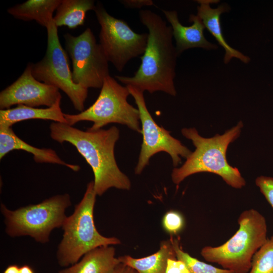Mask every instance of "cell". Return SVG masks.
Listing matches in <instances>:
<instances>
[{
  "mask_svg": "<svg viewBox=\"0 0 273 273\" xmlns=\"http://www.w3.org/2000/svg\"><path fill=\"white\" fill-rule=\"evenodd\" d=\"M50 130L53 140L60 144H72L90 165L97 195L102 196L111 188L130 189V179L120 170L115 158L114 148L119 138V130L116 126L83 131L67 123L53 122Z\"/></svg>",
  "mask_w": 273,
  "mask_h": 273,
  "instance_id": "cell-1",
  "label": "cell"
},
{
  "mask_svg": "<svg viewBox=\"0 0 273 273\" xmlns=\"http://www.w3.org/2000/svg\"><path fill=\"white\" fill-rule=\"evenodd\" d=\"M139 17L149 32L141 64L133 76L115 77L126 85L135 86L143 92L152 94L161 91L175 96L174 79L178 56L172 43V28L160 16L149 10H141Z\"/></svg>",
  "mask_w": 273,
  "mask_h": 273,
  "instance_id": "cell-2",
  "label": "cell"
},
{
  "mask_svg": "<svg viewBox=\"0 0 273 273\" xmlns=\"http://www.w3.org/2000/svg\"><path fill=\"white\" fill-rule=\"evenodd\" d=\"M243 124L240 121L236 126L222 135L210 138L200 135L195 128H184L182 134L192 141L196 149L179 168H175L171 173L174 184L179 185L188 176L200 172H210L219 175L229 186L241 189L246 185L239 169L227 161L226 151L230 143L237 139Z\"/></svg>",
  "mask_w": 273,
  "mask_h": 273,
  "instance_id": "cell-3",
  "label": "cell"
},
{
  "mask_svg": "<svg viewBox=\"0 0 273 273\" xmlns=\"http://www.w3.org/2000/svg\"><path fill=\"white\" fill-rule=\"evenodd\" d=\"M238 223L239 229L229 240L220 246H205L201 255L234 273H248L254 254L268 239L266 221L258 211L249 209L240 214Z\"/></svg>",
  "mask_w": 273,
  "mask_h": 273,
  "instance_id": "cell-4",
  "label": "cell"
},
{
  "mask_svg": "<svg viewBox=\"0 0 273 273\" xmlns=\"http://www.w3.org/2000/svg\"><path fill=\"white\" fill-rule=\"evenodd\" d=\"M96 196L94 182L91 181L81 200L75 206L73 213L64 221L63 238L57 252L58 263L62 267L77 263L85 254L96 248L120 243L118 238L103 236L97 230L94 220Z\"/></svg>",
  "mask_w": 273,
  "mask_h": 273,
  "instance_id": "cell-5",
  "label": "cell"
},
{
  "mask_svg": "<svg viewBox=\"0 0 273 273\" xmlns=\"http://www.w3.org/2000/svg\"><path fill=\"white\" fill-rule=\"evenodd\" d=\"M71 205L68 194L54 196L39 203L15 210L2 203L1 211L5 218V231L11 237L28 236L37 242L47 243L51 232L62 227L67 217L65 210Z\"/></svg>",
  "mask_w": 273,
  "mask_h": 273,
  "instance_id": "cell-6",
  "label": "cell"
},
{
  "mask_svg": "<svg viewBox=\"0 0 273 273\" xmlns=\"http://www.w3.org/2000/svg\"><path fill=\"white\" fill-rule=\"evenodd\" d=\"M129 95L126 86H122L109 75L104 79L100 93L92 105L78 114L64 113L67 124L73 126L82 121H92L93 124L88 128L96 130L116 123L141 133L139 111L127 102Z\"/></svg>",
  "mask_w": 273,
  "mask_h": 273,
  "instance_id": "cell-7",
  "label": "cell"
},
{
  "mask_svg": "<svg viewBox=\"0 0 273 273\" xmlns=\"http://www.w3.org/2000/svg\"><path fill=\"white\" fill-rule=\"evenodd\" d=\"M47 48L43 58L36 63H31L32 74L39 81L54 86L63 91L74 108L84 111L88 89L76 84L72 79L67 55L62 48L54 21L46 28Z\"/></svg>",
  "mask_w": 273,
  "mask_h": 273,
  "instance_id": "cell-8",
  "label": "cell"
},
{
  "mask_svg": "<svg viewBox=\"0 0 273 273\" xmlns=\"http://www.w3.org/2000/svg\"><path fill=\"white\" fill-rule=\"evenodd\" d=\"M94 11L101 26L99 44L102 51L108 61L122 72L129 60L143 55L148 33L135 32L125 21L110 15L100 3Z\"/></svg>",
  "mask_w": 273,
  "mask_h": 273,
  "instance_id": "cell-9",
  "label": "cell"
},
{
  "mask_svg": "<svg viewBox=\"0 0 273 273\" xmlns=\"http://www.w3.org/2000/svg\"><path fill=\"white\" fill-rule=\"evenodd\" d=\"M64 38L72 60L74 83L87 89L101 88L109 75V62L92 30L87 28L77 36L66 33Z\"/></svg>",
  "mask_w": 273,
  "mask_h": 273,
  "instance_id": "cell-10",
  "label": "cell"
},
{
  "mask_svg": "<svg viewBox=\"0 0 273 273\" xmlns=\"http://www.w3.org/2000/svg\"><path fill=\"white\" fill-rule=\"evenodd\" d=\"M126 86L139 111L142 125L141 133L143 134V143L135 173L141 174L149 164L150 158L160 152L168 153L172 159L173 165L177 166L181 162L179 156L187 159L192 152L154 121L147 108L144 92L132 85Z\"/></svg>",
  "mask_w": 273,
  "mask_h": 273,
  "instance_id": "cell-11",
  "label": "cell"
},
{
  "mask_svg": "<svg viewBox=\"0 0 273 273\" xmlns=\"http://www.w3.org/2000/svg\"><path fill=\"white\" fill-rule=\"evenodd\" d=\"M59 89L36 79L29 63L21 75L0 93V108L5 110L14 105L31 107H50L61 101Z\"/></svg>",
  "mask_w": 273,
  "mask_h": 273,
  "instance_id": "cell-12",
  "label": "cell"
},
{
  "mask_svg": "<svg viewBox=\"0 0 273 273\" xmlns=\"http://www.w3.org/2000/svg\"><path fill=\"white\" fill-rule=\"evenodd\" d=\"M166 19L170 24L172 34L175 42L177 56L188 49L200 48L207 50H216L218 46L208 41L204 35L205 28L201 19L197 16L191 14L189 21L191 26L183 25L179 22L176 11L162 10Z\"/></svg>",
  "mask_w": 273,
  "mask_h": 273,
  "instance_id": "cell-13",
  "label": "cell"
},
{
  "mask_svg": "<svg viewBox=\"0 0 273 273\" xmlns=\"http://www.w3.org/2000/svg\"><path fill=\"white\" fill-rule=\"evenodd\" d=\"M197 2L200 4L197 7V16L201 19L205 27L225 51L224 63L228 64L232 58H236L244 63H248L250 58L231 47L223 36L220 16L222 13L229 12L231 9L230 7L227 4L223 3L213 9L210 5L217 3L218 1L198 0Z\"/></svg>",
  "mask_w": 273,
  "mask_h": 273,
  "instance_id": "cell-14",
  "label": "cell"
},
{
  "mask_svg": "<svg viewBox=\"0 0 273 273\" xmlns=\"http://www.w3.org/2000/svg\"><path fill=\"white\" fill-rule=\"evenodd\" d=\"M14 150H21L32 154L37 163H48L65 166L74 171H78L80 166L66 163L50 148H38L33 147L19 138L12 127L0 128V159L9 152Z\"/></svg>",
  "mask_w": 273,
  "mask_h": 273,
  "instance_id": "cell-15",
  "label": "cell"
},
{
  "mask_svg": "<svg viewBox=\"0 0 273 273\" xmlns=\"http://www.w3.org/2000/svg\"><path fill=\"white\" fill-rule=\"evenodd\" d=\"M120 263L112 245L101 246L85 254L77 263L59 273H111Z\"/></svg>",
  "mask_w": 273,
  "mask_h": 273,
  "instance_id": "cell-16",
  "label": "cell"
},
{
  "mask_svg": "<svg viewBox=\"0 0 273 273\" xmlns=\"http://www.w3.org/2000/svg\"><path fill=\"white\" fill-rule=\"evenodd\" d=\"M60 102L47 108L18 105L15 108L1 110L0 128L10 127L17 122L30 119L49 120L67 123L64 113L60 107Z\"/></svg>",
  "mask_w": 273,
  "mask_h": 273,
  "instance_id": "cell-17",
  "label": "cell"
},
{
  "mask_svg": "<svg viewBox=\"0 0 273 273\" xmlns=\"http://www.w3.org/2000/svg\"><path fill=\"white\" fill-rule=\"evenodd\" d=\"M120 262L131 267L138 273H166L167 260L176 259V254L170 239L160 243L158 251L151 255L135 258L129 255L118 257Z\"/></svg>",
  "mask_w": 273,
  "mask_h": 273,
  "instance_id": "cell-18",
  "label": "cell"
},
{
  "mask_svg": "<svg viewBox=\"0 0 273 273\" xmlns=\"http://www.w3.org/2000/svg\"><path fill=\"white\" fill-rule=\"evenodd\" d=\"M61 0H28L8 9L14 18L24 20H35L47 28L53 21V13Z\"/></svg>",
  "mask_w": 273,
  "mask_h": 273,
  "instance_id": "cell-19",
  "label": "cell"
},
{
  "mask_svg": "<svg viewBox=\"0 0 273 273\" xmlns=\"http://www.w3.org/2000/svg\"><path fill=\"white\" fill-rule=\"evenodd\" d=\"M95 7L93 0H61L53 21L57 27L75 28L84 24L86 13Z\"/></svg>",
  "mask_w": 273,
  "mask_h": 273,
  "instance_id": "cell-20",
  "label": "cell"
},
{
  "mask_svg": "<svg viewBox=\"0 0 273 273\" xmlns=\"http://www.w3.org/2000/svg\"><path fill=\"white\" fill-rule=\"evenodd\" d=\"M169 239L175 252L176 258L186 264L190 273H234L226 269L216 267L191 256L183 250L179 239L171 236Z\"/></svg>",
  "mask_w": 273,
  "mask_h": 273,
  "instance_id": "cell-21",
  "label": "cell"
},
{
  "mask_svg": "<svg viewBox=\"0 0 273 273\" xmlns=\"http://www.w3.org/2000/svg\"><path fill=\"white\" fill-rule=\"evenodd\" d=\"M248 273H273V239L271 238L254 254Z\"/></svg>",
  "mask_w": 273,
  "mask_h": 273,
  "instance_id": "cell-22",
  "label": "cell"
},
{
  "mask_svg": "<svg viewBox=\"0 0 273 273\" xmlns=\"http://www.w3.org/2000/svg\"><path fill=\"white\" fill-rule=\"evenodd\" d=\"M184 223L183 215L178 212L173 210L167 212L162 220L164 229L171 236L180 232L184 226Z\"/></svg>",
  "mask_w": 273,
  "mask_h": 273,
  "instance_id": "cell-23",
  "label": "cell"
},
{
  "mask_svg": "<svg viewBox=\"0 0 273 273\" xmlns=\"http://www.w3.org/2000/svg\"><path fill=\"white\" fill-rule=\"evenodd\" d=\"M255 184L267 201L273 208V178L260 176L256 178ZM271 238L273 239V236Z\"/></svg>",
  "mask_w": 273,
  "mask_h": 273,
  "instance_id": "cell-24",
  "label": "cell"
},
{
  "mask_svg": "<svg viewBox=\"0 0 273 273\" xmlns=\"http://www.w3.org/2000/svg\"><path fill=\"white\" fill-rule=\"evenodd\" d=\"M166 273H190V272L183 261L177 258H169L167 260Z\"/></svg>",
  "mask_w": 273,
  "mask_h": 273,
  "instance_id": "cell-25",
  "label": "cell"
},
{
  "mask_svg": "<svg viewBox=\"0 0 273 273\" xmlns=\"http://www.w3.org/2000/svg\"><path fill=\"white\" fill-rule=\"evenodd\" d=\"M120 2L127 8H141L145 6H151L154 3L151 0H123Z\"/></svg>",
  "mask_w": 273,
  "mask_h": 273,
  "instance_id": "cell-26",
  "label": "cell"
},
{
  "mask_svg": "<svg viewBox=\"0 0 273 273\" xmlns=\"http://www.w3.org/2000/svg\"><path fill=\"white\" fill-rule=\"evenodd\" d=\"M111 273H138L131 267L122 263H120Z\"/></svg>",
  "mask_w": 273,
  "mask_h": 273,
  "instance_id": "cell-27",
  "label": "cell"
},
{
  "mask_svg": "<svg viewBox=\"0 0 273 273\" xmlns=\"http://www.w3.org/2000/svg\"><path fill=\"white\" fill-rule=\"evenodd\" d=\"M19 267L16 264H11L8 266L3 273H19Z\"/></svg>",
  "mask_w": 273,
  "mask_h": 273,
  "instance_id": "cell-28",
  "label": "cell"
},
{
  "mask_svg": "<svg viewBox=\"0 0 273 273\" xmlns=\"http://www.w3.org/2000/svg\"><path fill=\"white\" fill-rule=\"evenodd\" d=\"M19 273H35L33 268L27 264L19 267Z\"/></svg>",
  "mask_w": 273,
  "mask_h": 273,
  "instance_id": "cell-29",
  "label": "cell"
}]
</instances>
